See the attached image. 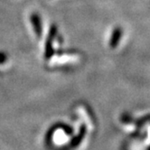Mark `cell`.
<instances>
[{"label": "cell", "mask_w": 150, "mask_h": 150, "mask_svg": "<svg viewBox=\"0 0 150 150\" xmlns=\"http://www.w3.org/2000/svg\"><path fill=\"white\" fill-rule=\"evenodd\" d=\"M122 35H123V31H122L121 27L117 26L113 29L110 41H109V45L110 48L115 49L116 47L119 46L120 42L122 38Z\"/></svg>", "instance_id": "obj_2"}, {"label": "cell", "mask_w": 150, "mask_h": 150, "mask_svg": "<svg viewBox=\"0 0 150 150\" xmlns=\"http://www.w3.org/2000/svg\"><path fill=\"white\" fill-rule=\"evenodd\" d=\"M30 21L32 23V25H33V29L36 37L40 39L42 35V20L40 16L35 13L32 14L30 16Z\"/></svg>", "instance_id": "obj_4"}, {"label": "cell", "mask_w": 150, "mask_h": 150, "mask_svg": "<svg viewBox=\"0 0 150 150\" xmlns=\"http://www.w3.org/2000/svg\"><path fill=\"white\" fill-rule=\"evenodd\" d=\"M86 133H87V127H86V126H85V124L81 125L78 134L71 137V141L69 143L70 146L71 147H77L84 139L85 136H86Z\"/></svg>", "instance_id": "obj_3"}, {"label": "cell", "mask_w": 150, "mask_h": 150, "mask_svg": "<svg viewBox=\"0 0 150 150\" xmlns=\"http://www.w3.org/2000/svg\"><path fill=\"white\" fill-rule=\"evenodd\" d=\"M134 117L128 113H123L120 117V121L124 124H132L134 122Z\"/></svg>", "instance_id": "obj_6"}, {"label": "cell", "mask_w": 150, "mask_h": 150, "mask_svg": "<svg viewBox=\"0 0 150 150\" xmlns=\"http://www.w3.org/2000/svg\"><path fill=\"white\" fill-rule=\"evenodd\" d=\"M150 120V115H147V116H144L142 117L138 120H134V124L137 126V127H141L145 125V123H146L147 121Z\"/></svg>", "instance_id": "obj_5"}, {"label": "cell", "mask_w": 150, "mask_h": 150, "mask_svg": "<svg viewBox=\"0 0 150 150\" xmlns=\"http://www.w3.org/2000/svg\"><path fill=\"white\" fill-rule=\"evenodd\" d=\"M147 148H148V149H149V150H150V146H148V147H147Z\"/></svg>", "instance_id": "obj_8"}, {"label": "cell", "mask_w": 150, "mask_h": 150, "mask_svg": "<svg viewBox=\"0 0 150 150\" xmlns=\"http://www.w3.org/2000/svg\"><path fill=\"white\" fill-rule=\"evenodd\" d=\"M58 34V29L56 25H52L49 30V34L45 42V59L50 60L53 53H54V49H53V41L56 38Z\"/></svg>", "instance_id": "obj_1"}, {"label": "cell", "mask_w": 150, "mask_h": 150, "mask_svg": "<svg viewBox=\"0 0 150 150\" xmlns=\"http://www.w3.org/2000/svg\"><path fill=\"white\" fill-rule=\"evenodd\" d=\"M7 61V55L5 52H0V64H4Z\"/></svg>", "instance_id": "obj_7"}]
</instances>
